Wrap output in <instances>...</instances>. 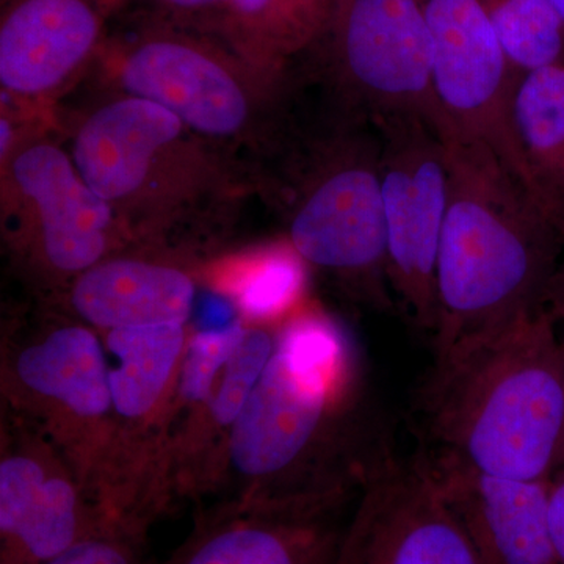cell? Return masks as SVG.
Wrapping results in <instances>:
<instances>
[{"label": "cell", "instance_id": "cell-21", "mask_svg": "<svg viewBox=\"0 0 564 564\" xmlns=\"http://www.w3.org/2000/svg\"><path fill=\"white\" fill-rule=\"evenodd\" d=\"M306 261L282 242L259 251L232 282L234 303L248 321L274 322L295 314L307 284Z\"/></svg>", "mask_w": 564, "mask_h": 564}, {"label": "cell", "instance_id": "cell-14", "mask_svg": "<svg viewBox=\"0 0 564 564\" xmlns=\"http://www.w3.org/2000/svg\"><path fill=\"white\" fill-rule=\"evenodd\" d=\"M22 198L39 220L41 251L55 272L79 276L104 261L113 225L111 204L82 180L73 159L50 143L25 148L11 163Z\"/></svg>", "mask_w": 564, "mask_h": 564}, {"label": "cell", "instance_id": "cell-30", "mask_svg": "<svg viewBox=\"0 0 564 564\" xmlns=\"http://www.w3.org/2000/svg\"><path fill=\"white\" fill-rule=\"evenodd\" d=\"M562 344H563V350H564V339H562Z\"/></svg>", "mask_w": 564, "mask_h": 564}, {"label": "cell", "instance_id": "cell-24", "mask_svg": "<svg viewBox=\"0 0 564 564\" xmlns=\"http://www.w3.org/2000/svg\"><path fill=\"white\" fill-rule=\"evenodd\" d=\"M139 2L147 7L144 14L158 18L187 29L196 25L198 29H214L217 31L223 14L231 0H113L115 11Z\"/></svg>", "mask_w": 564, "mask_h": 564}, {"label": "cell", "instance_id": "cell-13", "mask_svg": "<svg viewBox=\"0 0 564 564\" xmlns=\"http://www.w3.org/2000/svg\"><path fill=\"white\" fill-rule=\"evenodd\" d=\"M113 11V0H3V87L24 96L57 90L101 51Z\"/></svg>", "mask_w": 564, "mask_h": 564}, {"label": "cell", "instance_id": "cell-28", "mask_svg": "<svg viewBox=\"0 0 564 564\" xmlns=\"http://www.w3.org/2000/svg\"><path fill=\"white\" fill-rule=\"evenodd\" d=\"M11 141H13L11 122L2 118V122H0V154H2V161H6V154H9Z\"/></svg>", "mask_w": 564, "mask_h": 564}, {"label": "cell", "instance_id": "cell-8", "mask_svg": "<svg viewBox=\"0 0 564 564\" xmlns=\"http://www.w3.org/2000/svg\"><path fill=\"white\" fill-rule=\"evenodd\" d=\"M124 40L102 47L117 62L124 90L163 107L193 131L232 137L250 120V96L232 62L210 41L143 14Z\"/></svg>", "mask_w": 564, "mask_h": 564}, {"label": "cell", "instance_id": "cell-4", "mask_svg": "<svg viewBox=\"0 0 564 564\" xmlns=\"http://www.w3.org/2000/svg\"><path fill=\"white\" fill-rule=\"evenodd\" d=\"M383 140L375 124L322 147L300 182L289 242L307 265L339 278L380 310H391L383 206Z\"/></svg>", "mask_w": 564, "mask_h": 564}, {"label": "cell", "instance_id": "cell-23", "mask_svg": "<svg viewBox=\"0 0 564 564\" xmlns=\"http://www.w3.org/2000/svg\"><path fill=\"white\" fill-rule=\"evenodd\" d=\"M247 329L248 325L236 318L228 325L193 334L174 383L180 404L202 408L209 400L218 377L242 343Z\"/></svg>", "mask_w": 564, "mask_h": 564}, {"label": "cell", "instance_id": "cell-2", "mask_svg": "<svg viewBox=\"0 0 564 564\" xmlns=\"http://www.w3.org/2000/svg\"><path fill=\"white\" fill-rule=\"evenodd\" d=\"M543 306L444 350L419 389L422 451L481 473L551 481L564 466V350Z\"/></svg>", "mask_w": 564, "mask_h": 564}, {"label": "cell", "instance_id": "cell-29", "mask_svg": "<svg viewBox=\"0 0 564 564\" xmlns=\"http://www.w3.org/2000/svg\"><path fill=\"white\" fill-rule=\"evenodd\" d=\"M551 2L554 3L556 11L562 14L564 21V0H551Z\"/></svg>", "mask_w": 564, "mask_h": 564}, {"label": "cell", "instance_id": "cell-1", "mask_svg": "<svg viewBox=\"0 0 564 564\" xmlns=\"http://www.w3.org/2000/svg\"><path fill=\"white\" fill-rule=\"evenodd\" d=\"M359 375L343 329L317 310L280 325L278 345L225 441L248 499L344 503L392 445L351 426Z\"/></svg>", "mask_w": 564, "mask_h": 564}, {"label": "cell", "instance_id": "cell-27", "mask_svg": "<svg viewBox=\"0 0 564 564\" xmlns=\"http://www.w3.org/2000/svg\"><path fill=\"white\" fill-rule=\"evenodd\" d=\"M543 307L554 318L556 326H564V252L545 288Z\"/></svg>", "mask_w": 564, "mask_h": 564}, {"label": "cell", "instance_id": "cell-22", "mask_svg": "<svg viewBox=\"0 0 564 564\" xmlns=\"http://www.w3.org/2000/svg\"><path fill=\"white\" fill-rule=\"evenodd\" d=\"M516 73L564 65V21L551 0H481Z\"/></svg>", "mask_w": 564, "mask_h": 564}, {"label": "cell", "instance_id": "cell-20", "mask_svg": "<svg viewBox=\"0 0 564 564\" xmlns=\"http://www.w3.org/2000/svg\"><path fill=\"white\" fill-rule=\"evenodd\" d=\"M337 0H231L217 31L258 68L278 73L292 55L318 46Z\"/></svg>", "mask_w": 564, "mask_h": 564}, {"label": "cell", "instance_id": "cell-19", "mask_svg": "<svg viewBox=\"0 0 564 564\" xmlns=\"http://www.w3.org/2000/svg\"><path fill=\"white\" fill-rule=\"evenodd\" d=\"M113 414L144 422L169 402L188 336L185 325L137 326L102 333Z\"/></svg>", "mask_w": 564, "mask_h": 564}, {"label": "cell", "instance_id": "cell-26", "mask_svg": "<svg viewBox=\"0 0 564 564\" xmlns=\"http://www.w3.org/2000/svg\"><path fill=\"white\" fill-rule=\"evenodd\" d=\"M549 521L558 563L564 564V466L549 481Z\"/></svg>", "mask_w": 564, "mask_h": 564}, {"label": "cell", "instance_id": "cell-12", "mask_svg": "<svg viewBox=\"0 0 564 564\" xmlns=\"http://www.w3.org/2000/svg\"><path fill=\"white\" fill-rule=\"evenodd\" d=\"M122 532L82 481L39 452L9 447L0 462V564H46L74 545Z\"/></svg>", "mask_w": 564, "mask_h": 564}, {"label": "cell", "instance_id": "cell-9", "mask_svg": "<svg viewBox=\"0 0 564 564\" xmlns=\"http://www.w3.org/2000/svg\"><path fill=\"white\" fill-rule=\"evenodd\" d=\"M333 564H478L422 455H386L358 494Z\"/></svg>", "mask_w": 564, "mask_h": 564}, {"label": "cell", "instance_id": "cell-17", "mask_svg": "<svg viewBox=\"0 0 564 564\" xmlns=\"http://www.w3.org/2000/svg\"><path fill=\"white\" fill-rule=\"evenodd\" d=\"M70 306L98 332L185 325L195 306V282L172 265L111 259L74 278Z\"/></svg>", "mask_w": 564, "mask_h": 564}, {"label": "cell", "instance_id": "cell-25", "mask_svg": "<svg viewBox=\"0 0 564 564\" xmlns=\"http://www.w3.org/2000/svg\"><path fill=\"white\" fill-rule=\"evenodd\" d=\"M143 538L126 532L101 534L74 545L46 564H144Z\"/></svg>", "mask_w": 564, "mask_h": 564}, {"label": "cell", "instance_id": "cell-7", "mask_svg": "<svg viewBox=\"0 0 564 564\" xmlns=\"http://www.w3.org/2000/svg\"><path fill=\"white\" fill-rule=\"evenodd\" d=\"M432 43L437 99L452 128L480 140L527 188L511 126L519 74L481 0H419ZM530 193V192H529Z\"/></svg>", "mask_w": 564, "mask_h": 564}, {"label": "cell", "instance_id": "cell-6", "mask_svg": "<svg viewBox=\"0 0 564 564\" xmlns=\"http://www.w3.org/2000/svg\"><path fill=\"white\" fill-rule=\"evenodd\" d=\"M326 40L356 109L375 121L415 118L452 128L433 77L419 0H337Z\"/></svg>", "mask_w": 564, "mask_h": 564}, {"label": "cell", "instance_id": "cell-16", "mask_svg": "<svg viewBox=\"0 0 564 564\" xmlns=\"http://www.w3.org/2000/svg\"><path fill=\"white\" fill-rule=\"evenodd\" d=\"M184 124L147 99H120L95 111L74 141L73 162L82 180L107 203L141 191L152 166L180 139Z\"/></svg>", "mask_w": 564, "mask_h": 564}, {"label": "cell", "instance_id": "cell-11", "mask_svg": "<svg viewBox=\"0 0 564 564\" xmlns=\"http://www.w3.org/2000/svg\"><path fill=\"white\" fill-rule=\"evenodd\" d=\"M344 507L242 497L199 518L165 564H333Z\"/></svg>", "mask_w": 564, "mask_h": 564}, {"label": "cell", "instance_id": "cell-15", "mask_svg": "<svg viewBox=\"0 0 564 564\" xmlns=\"http://www.w3.org/2000/svg\"><path fill=\"white\" fill-rule=\"evenodd\" d=\"M9 384L51 419L98 426L113 414L106 352L95 328L82 323L55 326L11 351Z\"/></svg>", "mask_w": 564, "mask_h": 564}, {"label": "cell", "instance_id": "cell-3", "mask_svg": "<svg viewBox=\"0 0 564 564\" xmlns=\"http://www.w3.org/2000/svg\"><path fill=\"white\" fill-rule=\"evenodd\" d=\"M448 206L436 269L434 351L543 306L564 234L491 148L443 132Z\"/></svg>", "mask_w": 564, "mask_h": 564}, {"label": "cell", "instance_id": "cell-10", "mask_svg": "<svg viewBox=\"0 0 564 564\" xmlns=\"http://www.w3.org/2000/svg\"><path fill=\"white\" fill-rule=\"evenodd\" d=\"M478 564H560L549 521V481L481 473L419 448Z\"/></svg>", "mask_w": 564, "mask_h": 564}, {"label": "cell", "instance_id": "cell-5", "mask_svg": "<svg viewBox=\"0 0 564 564\" xmlns=\"http://www.w3.org/2000/svg\"><path fill=\"white\" fill-rule=\"evenodd\" d=\"M375 122L383 140L389 284L404 313L422 332L433 336L437 256L451 184L444 139L433 124L415 118Z\"/></svg>", "mask_w": 564, "mask_h": 564}, {"label": "cell", "instance_id": "cell-18", "mask_svg": "<svg viewBox=\"0 0 564 564\" xmlns=\"http://www.w3.org/2000/svg\"><path fill=\"white\" fill-rule=\"evenodd\" d=\"M511 126L527 191L564 234V65L521 74L511 99Z\"/></svg>", "mask_w": 564, "mask_h": 564}]
</instances>
